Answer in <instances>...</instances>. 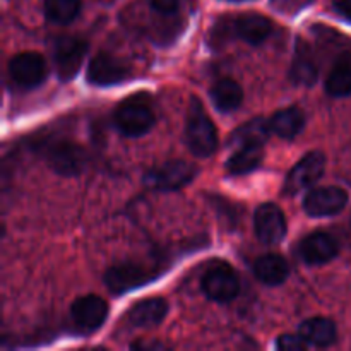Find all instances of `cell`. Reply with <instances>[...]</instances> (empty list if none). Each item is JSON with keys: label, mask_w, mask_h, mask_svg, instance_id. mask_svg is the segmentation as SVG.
<instances>
[{"label": "cell", "mask_w": 351, "mask_h": 351, "mask_svg": "<svg viewBox=\"0 0 351 351\" xmlns=\"http://www.w3.org/2000/svg\"><path fill=\"white\" fill-rule=\"evenodd\" d=\"M307 345L302 335H283L276 341V348L281 351H304Z\"/></svg>", "instance_id": "obj_26"}, {"label": "cell", "mask_w": 351, "mask_h": 351, "mask_svg": "<svg viewBox=\"0 0 351 351\" xmlns=\"http://www.w3.org/2000/svg\"><path fill=\"white\" fill-rule=\"evenodd\" d=\"M115 127L127 137H139L154 125V113L146 101L137 96L123 99L113 113Z\"/></svg>", "instance_id": "obj_2"}, {"label": "cell", "mask_w": 351, "mask_h": 351, "mask_svg": "<svg viewBox=\"0 0 351 351\" xmlns=\"http://www.w3.org/2000/svg\"><path fill=\"white\" fill-rule=\"evenodd\" d=\"M263 144H245L233 154L226 163V170L232 175H245L256 170L263 163Z\"/></svg>", "instance_id": "obj_22"}, {"label": "cell", "mask_w": 351, "mask_h": 351, "mask_svg": "<svg viewBox=\"0 0 351 351\" xmlns=\"http://www.w3.org/2000/svg\"><path fill=\"white\" fill-rule=\"evenodd\" d=\"M254 273L261 283L267 285V287H280L290 274V267H288L287 261L278 254H266L256 261Z\"/></svg>", "instance_id": "obj_18"}, {"label": "cell", "mask_w": 351, "mask_h": 351, "mask_svg": "<svg viewBox=\"0 0 351 351\" xmlns=\"http://www.w3.org/2000/svg\"><path fill=\"white\" fill-rule=\"evenodd\" d=\"M9 75L19 88L31 89L40 86L47 77V64L40 53L24 51L10 58Z\"/></svg>", "instance_id": "obj_7"}, {"label": "cell", "mask_w": 351, "mask_h": 351, "mask_svg": "<svg viewBox=\"0 0 351 351\" xmlns=\"http://www.w3.org/2000/svg\"><path fill=\"white\" fill-rule=\"evenodd\" d=\"M168 314V304L165 298L154 297L146 298V300L137 302L132 305L127 314V321L134 328H153L158 326Z\"/></svg>", "instance_id": "obj_16"}, {"label": "cell", "mask_w": 351, "mask_h": 351, "mask_svg": "<svg viewBox=\"0 0 351 351\" xmlns=\"http://www.w3.org/2000/svg\"><path fill=\"white\" fill-rule=\"evenodd\" d=\"M269 125L271 130H273L276 136L283 137V139H293V137H297L298 134L304 130V112H302L300 108H297V106L283 108L271 117Z\"/></svg>", "instance_id": "obj_20"}, {"label": "cell", "mask_w": 351, "mask_h": 351, "mask_svg": "<svg viewBox=\"0 0 351 351\" xmlns=\"http://www.w3.org/2000/svg\"><path fill=\"white\" fill-rule=\"evenodd\" d=\"M254 228L261 242L266 245H278L287 235V219L283 211L273 202L261 204L254 215Z\"/></svg>", "instance_id": "obj_9"}, {"label": "cell", "mask_w": 351, "mask_h": 351, "mask_svg": "<svg viewBox=\"0 0 351 351\" xmlns=\"http://www.w3.org/2000/svg\"><path fill=\"white\" fill-rule=\"evenodd\" d=\"M326 91L332 98H345L351 95V65L338 64L326 79Z\"/></svg>", "instance_id": "obj_25"}, {"label": "cell", "mask_w": 351, "mask_h": 351, "mask_svg": "<svg viewBox=\"0 0 351 351\" xmlns=\"http://www.w3.org/2000/svg\"><path fill=\"white\" fill-rule=\"evenodd\" d=\"M213 99V105L216 106V110L223 113H230L239 110V106L242 105L243 99V91L240 88L239 82H235L233 79H221V81L216 82L215 86L209 91Z\"/></svg>", "instance_id": "obj_21"}, {"label": "cell", "mask_w": 351, "mask_h": 351, "mask_svg": "<svg viewBox=\"0 0 351 351\" xmlns=\"http://www.w3.org/2000/svg\"><path fill=\"white\" fill-rule=\"evenodd\" d=\"M74 324L84 332L98 331L108 315V304L96 295H86L77 298L71 307Z\"/></svg>", "instance_id": "obj_11"}, {"label": "cell", "mask_w": 351, "mask_h": 351, "mask_svg": "<svg viewBox=\"0 0 351 351\" xmlns=\"http://www.w3.org/2000/svg\"><path fill=\"white\" fill-rule=\"evenodd\" d=\"M185 139H187L189 149L199 158L211 156L218 147V134H216L215 123L211 122L197 98H192L191 101Z\"/></svg>", "instance_id": "obj_1"}, {"label": "cell", "mask_w": 351, "mask_h": 351, "mask_svg": "<svg viewBox=\"0 0 351 351\" xmlns=\"http://www.w3.org/2000/svg\"><path fill=\"white\" fill-rule=\"evenodd\" d=\"M300 335L304 336L308 345L326 348V346H331L336 341L338 331H336L335 322L329 321V319L314 317L302 322Z\"/></svg>", "instance_id": "obj_19"}, {"label": "cell", "mask_w": 351, "mask_h": 351, "mask_svg": "<svg viewBox=\"0 0 351 351\" xmlns=\"http://www.w3.org/2000/svg\"><path fill=\"white\" fill-rule=\"evenodd\" d=\"M348 194L339 187H321L308 192L304 199V209L312 218L335 216L346 208Z\"/></svg>", "instance_id": "obj_10"}, {"label": "cell", "mask_w": 351, "mask_h": 351, "mask_svg": "<svg viewBox=\"0 0 351 351\" xmlns=\"http://www.w3.org/2000/svg\"><path fill=\"white\" fill-rule=\"evenodd\" d=\"M149 3L156 12L165 14V16H167V14L177 12L180 0H149Z\"/></svg>", "instance_id": "obj_27"}, {"label": "cell", "mask_w": 351, "mask_h": 351, "mask_svg": "<svg viewBox=\"0 0 351 351\" xmlns=\"http://www.w3.org/2000/svg\"><path fill=\"white\" fill-rule=\"evenodd\" d=\"M79 0H45V16L55 24H69L79 16Z\"/></svg>", "instance_id": "obj_24"}, {"label": "cell", "mask_w": 351, "mask_h": 351, "mask_svg": "<svg viewBox=\"0 0 351 351\" xmlns=\"http://www.w3.org/2000/svg\"><path fill=\"white\" fill-rule=\"evenodd\" d=\"M129 77V69L122 60L108 53H98L88 67V81L95 86H115Z\"/></svg>", "instance_id": "obj_12"}, {"label": "cell", "mask_w": 351, "mask_h": 351, "mask_svg": "<svg viewBox=\"0 0 351 351\" xmlns=\"http://www.w3.org/2000/svg\"><path fill=\"white\" fill-rule=\"evenodd\" d=\"M332 9L336 14L343 17V19L351 23V0H332Z\"/></svg>", "instance_id": "obj_28"}, {"label": "cell", "mask_w": 351, "mask_h": 351, "mask_svg": "<svg viewBox=\"0 0 351 351\" xmlns=\"http://www.w3.org/2000/svg\"><path fill=\"white\" fill-rule=\"evenodd\" d=\"M338 256V242L329 233L315 232L300 243V257L311 266H321Z\"/></svg>", "instance_id": "obj_14"}, {"label": "cell", "mask_w": 351, "mask_h": 351, "mask_svg": "<svg viewBox=\"0 0 351 351\" xmlns=\"http://www.w3.org/2000/svg\"><path fill=\"white\" fill-rule=\"evenodd\" d=\"M45 161L48 167L62 177H75L86 167V153L72 141L58 139L45 147Z\"/></svg>", "instance_id": "obj_3"}, {"label": "cell", "mask_w": 351, "mask_h": 351, "mask_svg": "<svg viewBox=\"0 0 351 351\" xmlns=\"http://www.w3.org/2000/svg\"><path fill=\"white\" fill-rule=\"evenodd\" d=\"M197 168L184 160H170L146 175V184L156 191H178L191 184Z\"/></svg>", "instance_id": "obj_4"}, {"label": "cell", "mask_w": 351, "mask_h": 351, "mask_svg": "<svg viewBox=\"0 0 351 351\" xmlns=\"http://www.w3.org/2000/svg\"><path fill=\"white\" fill-rule=\"evenodd\" d=\"M88 51V43L79 36H60L55 41V71L62 81H71L81 69Z\"/></svg>", "instance_id": "obj_5"}, {"label": "cell", "mask_w": 351, "mask_h": 351, "mask_svg": "<svg viewBox=\"0 0 351 351\" xmlns=\"http://www.w3.org/2000/svg\"><path fill=\"white\" fill-rule=\"evenodd\" d=\"M149 280V273L136 263H122L110 267L105 274V283L113 293H123L132 288L143 287Z\"/></svg>", "instance_id": "obj_13"}, {"label": "cell", "mask_w": 351, "mask_h": 351, "mask_svg": "<svg viewBox=\"0 0 351 351\" xmlns=\"http://www.w3.org/2000/svg\"><path fill=\"white\" fill-rule=\"evenodd\" d=\"M319 77L317 62H315L312 48L302 38H298L295 45L293 62L290 67V79L298 86H314Z\"/></svg>", "instance_id": "obj_15"}, {"label": "cell", "mask_w": 351, "mask_h": 351, "mask_svg": "<svg viewBox=\"0 0 351 351\" xmlns=\"http://www.w3.org/2000/svg\"><path fill=\"white\" fill-rule=\"evenodd\" d=\"M201 288L208 298L219 304H226L239 295L240 281L232 267L226 264H218L202 276Z\"/></svg>", "instance_id": "obj_6"}, {"label": "cell", "mask_w": 351, "mask_h": 351, "mask_svg": "<svg viewBox=\"0 0 351 351\" xmlns=\"http://www.w3.org/2000/svg\"><path fill=\"white\" fill-rule=\"evenodd\" d=\"M233 29L240 40L257 47L269 38L273 26L271 21L261 14H242L233 21Z\"/></svg>", "instance_id": "obj_17"}, {"label": "cell", "mask_w": 351, "mask_h": 351, "mask_svg": "<svg viewBox=\"0 0 351 351\" xmlns=\"http://www.w3.org/2000/svg\"><path fill=\"white\" fill-rule=\"evenodd\" d=\"M271 130L269 122H264L263 119H254L249 123H243L242 127L235 130L230 137V143L237 146H245V144H264L269 137Z\"/></svg>", "instance_id": "obj_23"}, {"label": "cell", "mask_w": 351, "mask_h": 351, "mask_svg": "<svg viewBox=\"0 0 351 351\" xmlns=\"http://www.w3.org/2000/svg\"><path fill=\"white\" fill-rule=\"evenodd\" d=\"M326 168V156L319 151L307 153L288 173L285 182V192L287 194H298L304 189L314 185L322 177Z\"/></svg>", "instance_id": "obj_8"}]
</instances>
